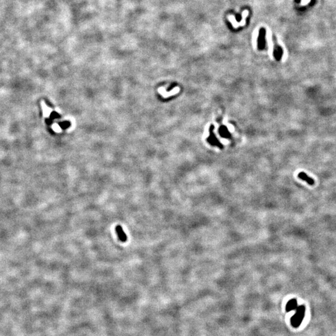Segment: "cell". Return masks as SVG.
I'll return each instance as SVG.
<instances>
[{"label": "cell", "instance_id": "1", "mask_svg": "<svg viewBox=\"0 0 336 336\" xmlns=\"http://www.w3.org/2000/svg\"><path fill=\"white\" fill-rule=\"evenodd\" d=\"M296 311L295 314L292 316L291 319V323L293 328H297L302 322L304 316H305V306H300L296 308Z\"/></svg>", "mask_w": 336, "mask_h": 336}, {"label": "cell", "instance_id": "2", "mask_svg": "<svg viewBox=\"0 0 336 336\" xmlns=\"http://www.w3.org/2000/svg\"><path fill=\"white\" fill-rule=\"evenodd\" d=\"M214 129H215V126L213 125H211L209 127V128H208L209 136H208V138H207V141L213 146H216L218 148L223 149L224 146L221 142H220V141L216 137V135L214 133Z\"/></svg>", "mask_w": 336, "mask_h": 336}, {"label": "cell", "instance_id": "3", "mask_svg": "<svg viewBox=\"0 0 336 336\" xmlns=\"http://www.w3.org/2000/svg\"><path fill=\"white\" fill-rule=\"evenodd\" d=\"M273 41L274 43V49H273V56L274 57L275 59L278 61L281 60L283 54V51L281 48V46L277 43L275 38L273 37Z\"/></svg>", "mask_w": 336, "mask_h": 336}, {"label": "cell", "instance_id": "4", "mask_svg": "<svg viewBox=\"0 0 336 336\" xmlns=\"http://www.w3.org/2000/svg\"><path fill=\"white\" fill-rule=\"evenodd\" d=\"M266 31L264 28H261L259 32V36L258 38V48L260 50H263L265 48Z\"/></svg>", "mask_w": 336, "mask_h": 336}, {"label": "cell", "instance_id": "5", "mask_svg": "<svg viewBox=\"0 0 336 336\" xmlns=\"http://www.w3.org/2000/svg\"><path fill=\"white\" fill-rule=\"evenodd\" d=\"M298 178H299V179H301V180H303V181L306 182L309 185H310V186H312V185H314V183H315L314 180L313 179H312V178L308 176L307 175V174L305 173V172H299V173L298 174Z\"/></svg>", "mask_w": 336, "mask_h": 336}, {"label": "cell", "instance_id": "6", "mask_svg": "<svg viewBox=\"0 0 336 336\" xmlns=\"http://www.w3.org/2000/svg\"><path fill=\"white\" fill-rule=\"evenodd\" d=\"M218 133L220 136L224 138L229 139L231 138L230 133L229 132L228 128L224 125H222L220 126V128H218Z\"/></svg>", "mask_w": 336, "mask_h": 336}, {"label": "cell", "instance_id": "7", "mask_svg": "<svg viewBox=\"0 0 336 336\" xmlns=\"http://www.w3.org/2000/svg\"><path fill=\"white\" fill-rule=\"evenodd\" d=\"M297 308H298L297 300L294 298V299L289 300L288 302V303L286 306V312H290L291 311L296 310Z\"/></svg>", "mask_w": 336, "mask_h": 336}, {"label": "cell", "instance_id": "8", "mask_svg": "<svg viewBox=\"0 0 336 336\" xmlns=\"http://www.w3.org/2000/svg\"><path fill=\"white\" fill-rule=\"evenodd\" d=\"M116 231H117V234L120 241H121L122 242H125L126 241L127 236L125 233V231H123V228L121 226L118 225L117 227H116Z\"/></svg>", "mask_w": 336, "mask_h": 336}]
</instances>
